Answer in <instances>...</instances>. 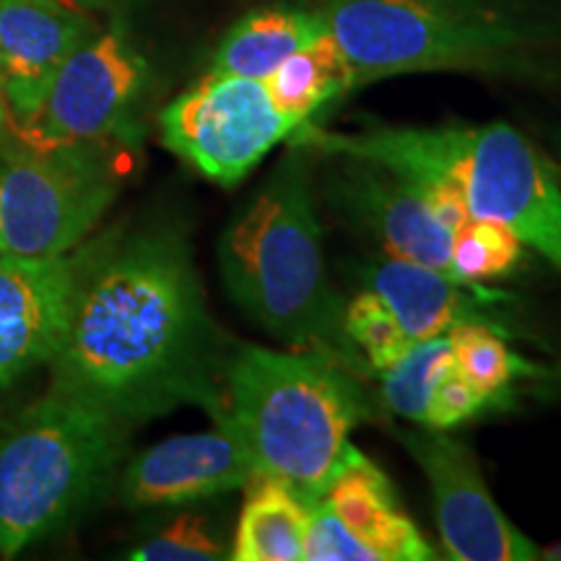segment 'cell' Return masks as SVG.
Wrapping results in <instances>:
<instances>
[{
    "label": "cell",
    "instance_id": "6da1fadb",
    "mask_svg": "<svg viewBox=\"0 0 561 561\" xmlns=\"http://www.w3.org/2000/svg\"><path fill=\"white\" fill-rule=\"evenodd\" d=\"M227 356L185 237L172 227L107 234L50 362V390L123 426L185 403L214 416Z\"/></svg>",
    "mask_w": 561,
    "mask_h": 561
},
{
    "label": "cell",
    "instance_id": "7a4b0ae2",
    "mask_svg": "<svg viewBox=\"0 0 561 561\" xmlns=\"http://www.w3.org/2000/svg\"><path fill=\"white\" fill-rule=\"evenodd\" d=\"M291 144L390 167L430 198L447 227L494 219L561 273V172L507 123L380 125L331 133L301 123Z\"/></svg>",
    "mask_w": 561,
    "mask_h": 561
},
{
    "label": "cell",
    "instance_id": "3957f363",
    "mask_svg": "<svg viewBox=\"0 0 561 561\" xmlns=\"http://www.w3.org/2000/svg\"><path fill=\"white\" fill-rule=\"evenodd\" d=\"M312 157L291 144L278 159L224 229L219 271L231 301L273 339L369 377L343 328L346 301L325 268Z\"/></svg>",
    "mask_w": 561,
    "mask_h": 561
},
{
    "label": "cell",
    "instance_id": "277c9868",
    "mask_svg": "<svg viewBox=\"0 0 561 561\" xmlns=\"http://www.w3.org/2000/svg\"><path fill=\"white\" fill-rule=\"evenodd\" d=\"M364 377L318 351H229L221 409L255 468L297 491L305 502L325 496L351 450V432L371 416Z\"/></svg>",
    "mask_w": 561,
    "mask_h": 561
},
{
    "label": "cell",
    "instance_id": "5b68a950",
    "mask_svg": "<svg viewBox=\"0 0 561 561\" xmlns=\"http://www.w3.org/2000/svg\"><path fill=\"white\" fill-rule=\"evenodd\" d=\"M356 87L409 73L530 76L543 26L517 0H320Z\"/></svg>",
    "mask_w": 561,
    "mask_h": 561
},
{
    "label": "cell",
    "instance_id": "8992f818",
    "mask_svg": "<svg viewBox=\"0 0 561 561\" xmlns=\"http://www.w3.org/2000/svg\"><path fill=\"white\" fill-rule=\"evenodd\" d=\"M128 426L47 392L0 413V557L73 523L115 479Z\"/></svg>",
    "mask_w": 561,
    "mask_h": 561
},
{
    "label": "cell",
    "instance_id": "52a82bcc",
    "mask_svg": "<svg viewBox=\"0 0 561 561\" xmlns=\"http://www.w3.org/2000/svg\"><path fill=\"white\" fill-rule=\"evenodd\" d=\"M123 178L110 140L50 149L0 144V255L76 250L115 203Z\"/></svg>",
    "mask_w": 561,
    "mask_h": 561
},
{
    "label": "cell",
    "instance_id": "ba28073f",
    "mask_svg": "<svg viewBox=\"0 0 561 561\" xmlns=\"http://www.w3.org/2000/svg\"><path fill=\"white\" fill-rule=\"evenodd\" d=\"M159 128L174 157L224 187L242 182L297 130L273 107L263 81L221 73H206L167 104Z\"/></svg>",
    "mask_w": 561,
    "mask_h": 561
},
{
    "label": "cell",
    "instance_id": "9c48e42d",
    "mask_svg": "<svg viewBox=\"0 0 561 561\" xmlns=\"http://www.w3.org/2000/svg\"><path fill=\"white\" fill-rule=\"evenodd\" d=\"M149 79V62L123 30L96 32L70 53L37 115L16 140L37 149L110 140L128 123Z\"/></svg>",
    "mask_w": 561,
    "mask_h": 561
},
{
    "label": "cell",
    "instance_id": "30bf717a",
    "mask_svg": "<svg viewBox=\"0 0 561 561\" xmlns=\"http://www.w3.org/2000/svg\"><path fill=\"white\" fill-rule=\"evenodd\" d=\"M396 437L430 481L445 559H541V549L494 502L471 447L430 426L401 430Z\"/></svg>",
    "mask_w": 561,
    "mask_h": 561
},
{
    "label": "cell",
    "instance_id": "8fae6325",
    "mask_svg": "<svg viewBox=\"0 0 561 561\" xmlns=\"http://www.w3.org/2000/svg\"><path fill=\"white\" fill-rule=\"evenodd\" d=\"M322 157L333 161L322 180V195L335 216L369 234L385 255L453 273V229L419 185L371 159Z\"/></svg>",
    "mask_w": 561,
    "mask_h": 561
},
{
    "label": "cell",
    "instance_id": "7c38bea8",
    "mask_svg": "<svg viewBox=\"0 0 561 561\" xmlns=\"http://www.w3.org/2000/svg\"><path fill=\"white\" fill-rule=\"evenodd\" d=\"M100 244L102 237L66 255H0V390L58 356Z\"/></svg>",
    "mask_w": 561,
    "mask_h": 561
},
{
    "label": "cell",
    "instance_id": "4fadbf2b",
    "mask_svg": "<svg viewBox=\"0 0 561 561\" xmlns=\"http://www.w3.org/2000/svg\"><path fill=\"white\" fill-rule=\"evenodd\" d=\"M214 421V430L178 434L138 453L117 483L125 507H180L248 486L255 479L248 447L227 419Z\"/></svg>",
    "mask_w": 561,
    "mask_h": 561
},
{
    "label": "cell",
    "instance_id": "5bb4252c",
    "mask_svg": "<svg viewBox=\"0 0 561 561\" xmlns=\"http://www.w3.org/2000/svg\"><path fill=\"white\" fill-rule=\"evenodd\" d=\"M100 32L70 0H0V79L16 138L37 115L58 68Z\"/></svg>",
    "mask_w": 561,
    "mask_h": 561
},
{
    "label": "cell",
    "instance_id": "9a60e30c",
    "mask_svg": "<svg viewBox=\"0 0 561 561\" xmlns=\"http://www.w3.org/2000/svg\"><path fill=\"white\" fill-rule=\"evenodd\" d=\"M362 286L390 307L411 343L447 335L462 322H481L504 335L512 331L507 314L500 312L507 305V294L486 284H468L432 265L377 257L364 268Z\"/></svg>",
    "mask_w": 561,
    "mask_h": 561
},
{
    "label": "cell",
    "instance_id": "2e32d148",
    "mask_svg": "<svg viewBox=\"0 0 561 561\" xmlns=\"http://www.w3.org/2000/svg\"><path fill=\"white\" fill-rule=\"evenodd\" d=\"M322 500L351 536L367 546L375 561L437 559L432 543L403 510L388 476L354 445Z\"/></svg>",
    "mask_w": 561,
    "mask_h": 561
},
{
    "label": "cell",
    "instance_id": "e0dca14e",
    "mask_svg": "<svg viewBox=\"0 0 561 561\" xmlns=\"http://www.w3.org/2000/svg\"><path fill=\"white\" fill-rule=\"evenodd\" d=\"M325 32L328 26L318 9L268 5L250 11L221 39L208 73L265 81L289 55Z\"/></svg>",
    "mask_w": 561,
    "mask_h": 561
},
{
    "label": "cell",
    "instance_id": "ac0fdd59",
    "mask_svg": "<svg viewBox=\"0 0 561 561\" xmlns=\"http://www.w3.org/2000/svg\"><path fill=\"white\" fill-rule=\"evenodd\" d=\"M234 543V561H301L305 559L310 502L268 476H255L248 486Z\"/></svg>",
    "mask_w": 561,
    "mask_h": 561
},
{
    "label": "cell",
    "instance_id": "d6986e66",
    "mask_svg": "<svg viewBox=\"0 0 561 561\" xmlns=\"http://www.w3.org/2000/svg\"><path fill=\"white\" fill-rule=\"evenodd\" d=\"M263 83L273 107L291 121L294 128L310 123L320 107L356 89L346 55L331 32L289 55Z\"/></svg>",
    "mask_w": 561,
    "mask_h": 561
},
{
    "label": "cell",
    "instance_id": "ffe728a7",
    "mask_svg": "<svg viewBox=\"0 0 561 561\" xmlns=\"http://www.w3.org/2000/svg\"><path fill=\"white\" fill-rule=\"evenodd\" d=\"M453 346L455 367L466 382L476 392H481L491 405H504L510 401V392L515 388V380L520 377L543 375V369L533 367L530 362L520 359L510 343L504 341V333L494 328L481 325V322H462L447 333Z\"/></svg>",
    "mask_w": 561,
    "mask_h": 561
},
{
    "label": "cell",
    "instance_id": "44dd1931",
    "mask_svg": "<svg viewBox=\"0 0 561 561\" xmlns=\"http://www.w3.org/2000/svg\"><path fill=\"white\" fill-rule=\"evenodd\" d=\"M453 346L447 335L413 341L388 369L377 375L382 405L396 416L424 426L434 388L442 375L453 367Z\"/></svg>",
    "mask_w": 561,
    "mask_h": 561
},
{
    "label": "cell",
    "instance_id": "7402d4cb",
    "mask_svg": "<svg viewBox=\"0 0 561 561\" xmlns=\"http://www.w3.org/2000/svg\"><path fill=\"white\" fill-rule=\"evenodd\" d=\"M523 255V240L502 221L466 219L453 229V273L468 284L510 276Z\"/></svg>",
    "mask_w": 561,
    "mask_h": 561
},
{
    "label": "cell",
    "instance_id": "603a6c76",
    "mask_svg": "<svg viewBox=\"0 0 561 561\" xmlns=\"http://www.w3.org/2000/svg\"><path fill=\"white\" fill-rule=\"evenodd\" d=\"M343 328L367 364L369 375L375 377L411 346L409 335H405L396 314L390 312V307L369 289H362L348 301L346 310H343Z\"/></svg>",
    "mask_w": 561,
    "mask_h": 561
},
{
    "label": "cell",
    "instance_id": "cb8c5ba5",
    "mask_svg": "<svg viewBox=\"0 0 561 561\" xmlns=\"http://www.w3.org/2000/svg\"><path fill=\"white\" fill-rule=\"evenodd\" d=\"M227 557L229 549L219 525L203 512H180L128 553L133 561H216Z\"/></svg>",
    "mask_w": 561,
    "mask_h": 561
},
{
    "label": "cell",
    "instance_id": "d4e9b609",
    "mask_svg": "<svg viewBox=\"0 0 561 561\" xmlns=\"http://www.w3.org/2000/svg\"><path fill=\"white\" fill-rule=\"evenodd\" d=\"M307 561H375L371 551L359 538H354L328 502L320 500L310 504V523H307L305 541Z\"/></svg>",
    "mask_w": 561,
    "mask_h": 561
},
{
    "label": "cell",
    "instance_id": "484cf974",
    "mask_svg": "<svg viewBox=\"0 0 561 561\" xmlns=\"http://www.w3.org/2000/svg\"><path fill=\"white\" fill-rule=\"evenodd\" d=\"M486 409H491V403L466 382V377L460 375L453 362V367L442 375L437 388H434L424 426L447 432L466 424V421L481 416Z\"/></svg>",
    "mask_w": 561,
    "mask_h": 561
},
{
    "label": "cell",
    "instance_id": "4316f807",
    "mask_svg": "<svg viewBox=\"0 0 561 561\" xmlns=\"http://www.w3.org/2000/svg\"><path fill=\"white\" fill-rule=\"evenodd\" d=\"M5 136H11V121H9V107H5L3 79H0V144H3Z\"/></svg>",
    "mask_w": 561,
    "mask_h": 561
},
{
    "label": "cell",
    "instance_id": "83f0119b",
    "mask_svg": "<svg viewBox=\"0 0 561 561\" xmlns=\"http://www.w3.org/2000/svg\"><path fill=\"white\" fill-rule=\"evenodd\" d=\"M70 3L83 5V9H89V11H96V9H112L117 0H70Z\"/></svg>",
    "mask_w": 561,
    "mask_h": 561
},
{
    "label": "cell",
    "instance_id": "f1b7e54d",
    "mask_svg": "<svg viewBox=\"0 0 561 561\" xmlns=\"http://www.w3.org/2000/svg\"><path fill=\"white\" fill-rule=\"evenodd\" d=\"M541 559L561 561V543H557V546H549V549H541Z\"/></svg>",
    "mask_w": 561,
    "mask_h": 561
},
{
    "label": "cell",
    "instance_id": "f546056e",
    "mask_svg": "<svg viewBox=\"0 0 561 561\" xmlns=\"http://www.w3.org/2000/svg\"><path fill=\"white\" fill-rule=\"evenodd\" d=\"M559 172H561V140H559Z\"/></svg>",
    "mask_w": 561,
    "mask_h": 561
}]
</instances>
